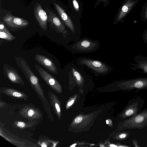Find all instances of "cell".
<instances>
[{"label": "cell", "instance_id": "24", "mask_svg": "<svg viewBox=\"0 0 147 147\" xmlns=\"http://www.w3.org/2000/svg\"><path fill=\"white\" fill-rule=\"evenodd\" d=\"M142 38L144 42L147 44V28L143 32Z\"/></svg>", "mask_w": 147, "mask_h": 147}, {"label": "cell", "instance_id": "29", "mask_svg": "<svg viewBox=\"0 0 147 147\" xmlns=\"http://www.w3.org/2000/svg\"><path fill=\"white\" fill-rule=\"evenodd\" d=\"M110 146L111 147H117V146L113 144L110 145Z\"/></svg>", "mask_w": 147, "mask_h": 147}, {"label": "cell", "instance_id": "8", "mask_svg": "<svg viewBox=\"0 0 147 147\" xmlns=\"http://www.w3.org/2000/svg\"><path fill=\"white\" fill-rule=\"evenodd\" d=\"M5 24L12 29H21L27 27L29 24L28 20L7 13L2 18Z\"/></svg>", "mask_w": 147, "mask_h": 147}, {"label": "cell", "instance_id": "27", "mask_svg": "<svg viewBox=\"0 0 147 147\" xmlns=\"http://www.w3.org/2000/svg\"><path fill=\"white\" fill-rule=\"evenodd\" d=\"M82 118L81 116L77 117L75 120V122L77 123H80L82 120Z\"/></svg>", "mask_w": 147, "mask_h": 147}, {"label": "cell", "instance_id": "13", "mask_svg": "<svg viewBox=\"0 0 147 147\" xmlns=\"http://www.w3.org/2000/svg\"><path fill=\"white\" fill-rule=\"evenodd\" d=\"M134 60V63H129L132 66L131 69L134 71L140 70L142 73L147 74V57L140 54L135 56Z\"/></svg>", "mask_w": 147, "mask_h": 147}, {"label": "cell", "instance_id": "19", "mask_svg": "<svg viewBox=\"0 0 147 147\" xmlns=\"http://www.w3.org/2000/svg\"><path fill=\"white\" fill-rule=\"evenodd\" d=\"M140 17L142 21H147V1L142 7Z\"/></svg>", "mask_w": 147, "mask_h": 147}, {"label": "cell", "instance_id": "23", "mask_svg": "<svg viewBox=\"0 0 147 147\" xmlns=\"http://www.w3.org/2000/svg\"><path fill=\"white\" fill-rule=\"evenodd\" d=\"M101 2L103 3L104 7L107 5L109 2L108 0H97L95 5L94 8L96 7Z\"/></svg>", "mask_w": 147, "mask_h": 147}, {"label": "cell", "instance_id": "9", "mask_svg": "<svg viewBox=\"0 0 147 147\" xmlns=\"http://www.w3.org/2000/svg\"><path fill=\"white\" fill-rule=\"evenodd\" d=\"M35 67L41 77L49 86L57 92L61 91V86L55 78L38 65L36 64Z\"/></svg>", "mask_w": 147, "mask_h": 147}, {"label": "cell", "instance_id": "31", "mask_svg": "<svg viewBox=\"0 0 147 147\" xmlns=\"http://www.w3.org/2000/svg\"><path fill=\"white\" fill-rule=\"evenodd\" d=\"M106 123L107 124H108L109 123V121H108V120H107L106 121Z\"/></svg>", "mask_w": 147, "mask_h": 147}, {"label": "cell", "instance_id": "25", "mask_svg": "<svg viewBox=\"0 0 147 147\" xmlns=\"http://www.w3.org/2000/svg\"><path fill=\"white\" fill-rule=\"evenodd\" d=\"M16 125L20 128H23L26 126V124L24 122L18 121L16 122Z\"/></svg>", "mask_w": 147, "mask_h": 147}, {"label": "cell", "instance_id": "7", "mask_svg": "<svg viewBox=\"0 0 147 147\" xmlns=\"http://www.w3.org/2000/svg\"><path fill=\"white\" fill-rule=\"evenodd\" d=\"M140 0H125L120 7L114 20L116 24L119 22L123 23L125 18Z\"/></svg>", "mask_w": 147, "mask_h": 147}, {"label": "cell", "instance_id": "10", "mask_svg": "<svg viewBox=\"0 0 147 147\" xmlns=\"http://www.w3.org/2000/svg\"><path fill=\"white\" fill-rule=\"evenodd\" d=\"M45 10L48 14L47 22L50 23V27L53 29H55L57 33H63L65 30V26L63 21H61L55 13L50 9L46 7Z\"/></svg>", "mask_w": 147, "mask_h": 147}, {"label": "cell", "instance_id": "32", "mask_svg": "<svg viewBox=\"0 0 147 147\" xmlns=\"http://www.w3.org/2000/svg\"><path fill=\"white\" fill-rule=\"evenodd\" d=\"M146 147H147V146H146Z\"/></svg>", "mask_w": 147, "mask_h": 147}, {"label": "cell", "instance_id": "22", "mask_svg": "<svg viewBox=\"0 0 147 147\" xmlns=\"http://www.w3.org/2000/svg\"><path fill=\"white\" fill-rule=\"evenodd\" d=\"M72 4L73 7L76 11L78 12L79 11V3L77 0H72Z\"/></svg>", "mask_w": 147, "mask_h": 147}, {"label": "cell", "instance_id": "20", "mask_svg": "<svg viewBox=\"0 0 147 147\" xmlns=\"http://www.w3.org/2000/svg\"><path fill=\"white\" fill-rule=\"evenodd\" d=\"M26 114L27 115H26V116L28 117L32 118V117L34 118L35 117V115L36 112L33 109H29L26 111Z\"/></svg>", "mask_w": 147, "mask_h": 147}, {"label": "cell", "instance_id": "2", "mask_svg": "<svg viewBox=\"0 0 147 147\" xmlns=\"http://www.w3.org/2000/svg\"><path fill=\"white\" fill-rule=\"evenodd\" d=\"M100 42L87 38L79 39L69 46L68 49L75 53H90L95 52L98 48Z\"/></svg>", "mask_w": 147, "mask_h": 147}, {"label": "cell", "instance_id": "5", "mask_svg": "<svg viewBox=\"0 0 147 147\" xmlns=\"http://www.w3.org/2000/svg\"><path fill=\"white\" fill-rule=\"evenodd\" d=\"M118 87L124 91H136L147 90V77H140L119 81L117 82Z\"/></svg>", "mask_w": 147, "mask_h": 147}, {"label": "cell", "instance_id": "28", "mask_svg": "<svg viewBox=\"0 0 147 147\" xmlns=\"http://www.w3.org/2000/svg\"><path fill=\"white\" fill-rule=\"evenodd\" d=\"M74 100H71V101L69 102L68 104H67V106H71L74 103Z\"/></svg>", "mask_w": 147, "mask_h": 147}, {"label": "cell", "instance_id": "3", "mask_svg": "<svg viewBox=\"0 0 147 147\" xmlns=\"http://www.w3.org/2000/svg\"><path fill=\"white\" fill-rule=\"evenodd\" d=\"M79 66L85 65L91 69L96 76H103L108 74L112 68L107 64L100 61L86 57L79 58L76 61Z\"/></svg>", "mask_w": 147, "mask_h": 147}, {"label": "cell", "instance_id": "18", "mask_svg": "<svg viewBox=\"0 0 147 147\" xmlns=\"http://www.w3.org/2000/svg\"><path fill=\"white\" fill-rule=\"evenodd\" d=\"M0 38L9 41H13L16 39L15 37L11 33H9L1 31H0Z\"/></svg>", "mask_w": 147, "mask_h": 147}, {"label": "cell", "instance_id": "30", "mask_svg": "<svg viewBox=\"0 0 147 147\" xmlns=\"http://www.w3.org/2000/svg\"><path fill=\"white\" fill-rule=\"evenodd\" d=\"M76 145V144H73L72 145H71L70 146V147H74Z\"/></svg>", "mask_w": 147, "mask_h": 147}, {"label": "cell", "instance_id": "17", "mask_svg": "<svg viewBox=\"0 0 147 147\" xmlns=\"http://www.w3.org/2000/svg\"><path fill=\"white\" fill-rule=\"evenodd\" d=\"M49 96L50 103L53 107V109L56 113L59 114L60 112V108L58 103L57 102L56 98L54 94L51 91H49Z\"/></svg>", "mask_w": 147, "mask_h": 147}, {"label": "cell", "instance_id": "12", "mask_svg": "<svg viewBox=\"0 0 147 147\" xmlns=\"http://www.w3.org/2000/svg\"><path fill=\"white\" fill-rule=\"evenodd\" d=\"M34 13L40 28L44 31H46L48 29V16L40 4L38 2L36 3L34 5Z\"/></svg>", "mask_w": 147, "mask_h": 147}, {"label": "cell", "instance_id": "21", "mask_svg": "<svg viewBox=\"0 0 147 147\" xmlns=\"http://www.w3.org/2000/svg\"><path fill=\"white\" fill-rule=\"evenodd\" d=\"M0 31L5 32L9 33H10L6 27L5 23L4 22H0Z\"/></svg>", "mask_w": 147, "mask_h": 147}, {"label": "cell", "instance_id": "6", "mask_svg": "<svg viewBox=\"0 0 147 147\" xmlns=\"http://www.w3.org/2000/svg\"><path fill=\"white\" fill-rule=\"evenodd\" d=\"M144 102V99L140 97L129 100L121 115L123 119L125 120L137 114L141 110Z\"/></svg>", "mask_w": 147, "mask_h": 147}, {"label": "cell", "instance_id": "26", "mask_svg": "<svg viewBox=\"0 0 147 147\" xmlns=\"http://www.w3.org/2000/svg\"><path fill=\"white\" fill-rule=\"evenodd\" d=\"M133 144L135 147H141L138 144V140L135 139H133L132 140Z\"/></svg>", "mask_w": 147, "mask_h": 147}, {"label": "cell", "instance_id": "14", "mask_svg": "<svg viewBox=\"0 0 147 147\" xmlns=\"http://www.w3.org/2000/svg\"><path fill=\"white\" fill-rule=\"evenodd\" d=\"M34 59L49 72L56 75L57 74L58 70L55 65L50 59L44 55L37 54L35 56Z\"/></svg>", "mask_w": 147, "mask_h": 147}, {"label": "cell", "instance_id": "1", "mask_svg": "<svg viewBox=\"0 0 147 147\" xmlns=\"http://www.w3.org/2000/svg\"><path fill=\"white\" fill-rule=\"evenodd\" d=\"M14 59L16 63L21 69L31 86L39 96L44 99L45 96L39 80L31 69L27 61L22 57H15Z\"/></svg>", "mask_w": 147, "mask_h": 147}, {"label": "cell", "instance_id": "11", "mask_svg": "<svg viewBox=\"0 0 147 147\" xmlns=\"http://www.w3.org/2000/svg\"><path fill=\"white\" fill-rule=\"evenodd\" d=\"M4 76L11 82L23 86L24 81L17 70L7 63L4 64L3 68Z\"/></svg>", "mask_w": 147, "mask_h": 147}, {"label": "cell", "instance_id": "16", "mask_svg": "<svg viewBox=\"0 0 147 147\" xmlns=\"http://www.w3.org/2000/svg\"><path fill=\"white\" fill-rule=\"evenodd\" d=\"M1 90L9 96L15 97L23 99L27 97L24 93L12 88L3 87L1 88Z\"/></svg>", "mask_w": 147, "mask_h": 147}, {"label": "cell", "instance_id": "4", "mask_svg": "<svg viewBox=\"0 0 147 147\" xmlns=\"http://www.w3.org/2000/svg\"><path fill=\"white\" fill-rule=\"evenodd\" d=\"M121 129H141L147 127V107L134 116L124 120L121 123Z\"/></svg>", "mask_w": 147, "mask_h": 147}, {"label": "cell", "instance_id": "15", "mask_svg": "<svg viewBox=\"0 0 147 147\" xmlns=\"http://www.w3.org/2000/svg\"><path fill=\"white\" fill-rule=\"evenodd\" d=\"M53 5L62 21L72 33H76V31L74 23L64 10L56 3H54Z\"/></svg>", "mask_w": 147, "mask_h": 147}]
</instances>
